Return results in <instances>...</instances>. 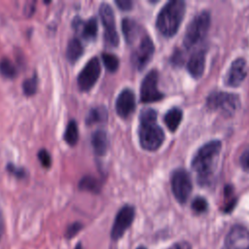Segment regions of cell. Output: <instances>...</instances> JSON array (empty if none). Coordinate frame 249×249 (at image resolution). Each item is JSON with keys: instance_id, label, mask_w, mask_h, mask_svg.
<instances>
[{"instance_id": "1", "label": "cell", "mask_w": 249, "mask_h": 249, "mask_svg": "<svg viewBox=\"0 0 249 249\" xmlns=\"http://www.w3.org/2000/svg\"><path fill=\"white\" fill-rule=\"evenodd\" d=\"M220 151L221 142L212 140L201 146L196 153L192 160V167L196 172L200 185L209 184Z\"/></svg>"}, {"instance_id": "2", "label": "cell", "mask_w": 249, "mask_h": 249, "mask_svg": "<svg viewBox=\"0 0 249 249\" xmlns=\"http://www.w3.org/2000/svg\"><path fill=\"white\" fill-rule=\"evenodd\" d=\"M139 120L138 136L141 147L148 151L158 150L163 142L164 133L157 123V112L145 109L141 112Z\"/></svg>"}, {"instance_id": "3", "label": "cell", "mask_w": 249, "mask_h": 249, "mask_svg": "<svg viewBox=\"0 0 249 249\" xmlns=\"http://www.w3.org/2000/svg\"><path fill=\"white\" fill-rule=\"evenodd\" d=\"M185 2L174 0L167 2L157 18V28L165 37L173 36L183 19L185 14Z\"/></svg>"}, {"instance_id": "4", "label": "cell", "mask_w": 249, "mask_h": 249, "mask_svg": "<svg viewBox=\"0 0 249 249\" xmlns=\"http://www.w3.org/2000/svg\"><path fill=\"white\" fill-rule=\"evenodd\" d=\"M210 25V16L207 12L196 15L189 23L184 36V46L188 49L203 40Z\"/></svg>"}, {"instance_id": "5", "label": "cell", "mask_w": 249, "mask_h": 249, "mask_svg": "<svg viewBox=\"0 0 249 249\" xmlns=\"http://www.w3.org/2000/svg\"><path fill=\"white\" fill-rule=\"evenodd\" d=\"M210 110L220 111L225 115H232L239 106V98L236 94L229 92H212L206 101Z\"/></svg>"}, {"instance_id": "6", "label": "cell", "mask_w": 249, "mask_h": 249, "mask_svg": "<svg viewBox=\"0 0 249 249\" xmlns=\"http://www.w3.org/2000/svg\"><path fill=\"white\" fill-rule=\"evenodd\" d=\"M155 51L152 39L146 33L141 37L139 43L134 47L131 54V62L137 70H142L153 57Z\"/></svg>"}, {"instance_id": "7", "label": "cell", "mask_w": 249, "mask_h": 249, "mask_svg": "<svg viewBox=\"0 0 249 249\" xmlns=\"http://www.w3.org/2000/svg\"><path fill=\"white\" fill-rule=\"evenodd\" d=\"M99 16L105 28L104 41L108 46L117 47L119 44V35L116 28L115 16L112 8L107 3H102L99 8Z\"/></svg>"}, {"instance_id": "8", "label": "cell", "mask_w": 249, "mask_h": 249, "mask_svg": "<svg viewBox=\"0 0 249 249\" xmlns=\"http://www.w3.org/2000/svg\"><path fill=\"white\" fill-rule=\"evenodd\" d=\"M171 188L174 196L180 203H184L192 192V181L189 173L183 169H176L171 176Z\"/></svg>"}, {"instance_id": "9", "label": "cell", "mask_w": 249, "mask_h": 249, "mask_svg": "<svg viewBox=\"0 0 249 249\" xmlns=\"http://www.w3.org/2000/svg\"><path fill=\"white\" fill-rule=\"evenodd\" d=\"M159 73L157 70L150 71L143 79L140 87V100L143 103H151L160 100L163 94L158 89Z\"/></svg>"}, {"instance_id": "10", "label": "cell", "mask_w": 249, "mask_h": 249, "mask_svg": "<svg viewBox=\"0 0 249 249\" xmlns=\"http://www.w3.org/2000/svg\"><path fill=\"white\" fill-rule=\"evenodd\" d=\"M101 67H100V62L97 57H92L90 58L84 68L81 70L80 74L78 75V86L79 89L83 91H88L89 90L96 81L98 80V77L100 75Z\"/></svg>"}, {"instance_id": "11", "label": "cell", "mask_w": 249, "mask_h": 249, "mask_svg": "<svg viewBox=\"0 0 249 249\" xmlns=\"http://www.w3.org/2000/svg\"><path fill=\"white\" fill-rule=\"evenodd\" d=\"M134 216H135V209L131 205H124L119 210L111 230L112 239L118 240L124 235L125 231L132 224Z\"/></svg>"}, {"instance_id": "12", "label": "cell", "mask_w": 249, "mask_h": 249, "mask_svg": "<svg viewBox=\"0 0 249 249\" xmlns=\"http://www.w3.org/2000/svg\"><path fill=\"white\" fill-rule=\"evenodd\" d=\"M222 249H249V231L242 226H234L228 232Z\"/></svg>"}, {"instance_id": "13", "label": "cell", "mask_w": 249, "mask_h": 249, "mask_svg": "<svg viewBox=\"0 0 249 249\" xmlns=\"http://www.w3.org/2000/svg\"><path fill=\"white\" fill-rule=\"evenodd\" d=\"M135 109V95L129 89L122 90L116 100V112L121 118L129 117Z\"/></svg>"}, {"instance_id": "14", "label": "cell", "mask_w": 249, "mask_h": 249, "mask_svg": "<svg viewBox=\"0 0 249 249\" xmlns=\"http://www.w3.org/2000/svg\"><path fill=\"white\" fill-rule=\"evenodd\" d=\"M247 74L246 61L244 58H237L232 61L229 72L226 76V83L231 87L239 86L245 79Z\"/></svg>"}, {"instance_id": "15", "label": "cell", "mask_w": 249, "mask_h": 249, "mask_svg": "<svg viewBox=\"0 0 249 249\" xmlns=\"http://www.w3.org/2000/svg\"><path fill=\"white\" fill-rule=\"evenodd\" d=\"M122 28L124 39L129 45H133L137 39L141 38L145 34L142 27L131 18H124Z\"/></svg>"}, {"instance_id": "16", "label": "cell", "mask_w": 249, "mask_h": 249, "mask_svg": "<svg viewBox=\"0 0 249 249\" xmlns=\"http://www.w3.org/2000/svg\"><path fill=\"white\" fill-rule=\"evenodd\" d=\"M205 52L203 50L196 51L188 61V71L194 78H199L204 71Z\"/></svg>"}, {"instance_id": "17", "label": "cell", "mask_w": 249, "mask_h": 249, "mask_svg": "<svg viewBox=\"0 0 249 249\" xmlns=\"http://www.w3.org/2000/svg\"><path fill=\"white\" fill-rule=\"evenodd\" d=\"M76 28L79 27L81 31V35L86 40H92L96 37L97 34V21L94 18H89L87 21H83L79 19V22L76 20L73 22Z\"/></svg>"}, {"instance_id": "18", "label": "cell", "mask_w": 249, "mask_h": 249, "mask_svg": "<svg viewBox=\"0 0 249 249\" xmlns=\"http://www.w3.org/2000/svg\"><path fill=\"white\" fill-rule=\"evenodd\" d=\"M91 145L96 155L103 156L106 154L109 146L107 133L104 130H96L91 135Z\"/></svg>"}, {"instance_id": "19", "label": "cell", "mask_w": 249, "mask_h": 249, "mask_svg": "<svg viewBox=\"0 0 249 249\" xmlns=\"http://www.w3.org/2000/svg\"><path fill=\"white\" fill-rule=\"evenodd\" d=\"M183 113L179 108L170 109L164 116V123L170 131H175L179 126Z\"/></svg>"}, {"instance_id": "20", "label": "cell", "mask_w": 249, "mask_h": 249, "mask_svg": "<svg viewBox=\"0 0 249 249\" xmlns=\"http://www.w3.org/2000/svg\"><path fill=\"white\" fill-rule=\"evenodd\" d=\"M83 52H84L83 45L78 39L73 38L68 42L67 50H66V57L69 61L75 62L82 55Z\"/></svg>"}, {"instance_id": "21", "label": "cell", "mask_w": 249, "mask_h": 249, "mask_svg": "<svg viewBox=\"0 0 249 249\" xmlns=\"http://www.w3.org/2000/svg\"><path fill=\"white\" fill-rule=\"evenodd\" d=\"M79 188L84 191H89L91 193H98L101 189V183L95 177L88 175L81 179V181L79 183Z\"/></svg>"}, {"instance_id": "22", "label": "cell", "mask_w": 249, "mask_h": 249, "mask_svg": "<svg viewBox=\"0 0 249 249\" xmlns=\"http://www.w3.org/2000/svg\"><path fill=\"white\" fill-rule=\"evenodd\" d=\"M107 110L106 108L102 106H98L95 108H92L88 117H87V124H91L94 123H100L107 120Z\"/></svg>"}, {"instance_id": "23", "label": "cell", "mask_w": 249, "mask_h": 249, "mask_svg": "<svg viewBox=\"0 0 249 249\" xmlns=\"http://www.w3.org/2000/svg\"><path fill=\"white\" fill-rule=\"evenodd\" d=\"M78 138H79V132H78L77 124L75 121H70L64 132V140L68 145L74 146L78 142Z\"/></svg>"}, {"instance_id": "24", "label": "cell", "mask_w": 249, "mask_h": 249, "mask_svg": "<svg viewBox=\"0 0 249 249\" xmlns=\"http://www.w3.org/2000/svg\"><path fill=\"white\" fill-rule=\"evenodd\" d=\"M0 73L5 78L13 79L17 75V68L9 58L4 57L0 60Z\"/></svg>"}, {"instance_id": "25", "label": "cell", "mask_w": 249, "mask_h": 249, "mask_svg": "<svg viewBox=\"0 0 249 249\" xmlns=\"http://www.w3.org/2000/svg\"><path fill=\"white\" fill-rule=\"evenodd\" d=\"M101 57H102L103 63L108 71L115 72L118 69L120 61H119V58L115 54L109 53H103Z\"/></svg>"}, {"instance_id": "26", "label": "cell", "mask_w": 249, "mask_h": 249, "mask_svg": "<svg viewBox=\"0 0 249 249\" xmlns=\"http://www.w3.org/2000/svg\"><path fill=\"white\" fill-rule=\"evenodd\" d=\"M37 86H38V79H37V76L34 74L31 78L26 79L22 84V89L24 94L27 96L33 95L37 90Z\"/></svg>"}, {"instance_id": "27", "label": "cell", "mask_w": 249, "mask_h": 249, "mask_svg": "<svg viewBox=\"0 0 249 249\" xmlns=\"http://www.w3.org/2000/svg\"><path fill=\"white\" fill-rule=\"evenodd\" d=\"M225 196H226L227 200L225 202L226 204H225L224 210L226 212H229L234 207V203H235V199L233 198V190L231 187L228 186L225 188Z\"/></svg>"}, {"instance_id": "28", "label": "cell", "mask_w": 249, "mask_h": 249, "mask_svg": "<svg viewBox=\"0 0 249 249\" xmlns=\"http://www.w3.org/2000/svg\"><path fill=\"white\" fill-rule=\"evenodd\" d=\"M192 208L196 213H202L207 209V201L203 197L197 196L193 200Z\"/></svg>"}, {"instance_id": "29", "label": "cell", "mask_w": 249, "mask_h": 249, "mask_svg": "<svg viewBox=\"0 0 249 249\" xmlns=\"http://www.w3.org/2000/svg\"><path fill=\"white\" fill-rule=\"evenodd\" d=\"M38 159L44 167H50L52 164V159L47 150L42 149L38 153Z\"/></svg>"}, {"instance_id": "30", "label": "cell", "mask_w": 249, "mask_h": 249, "mask_svg": "<svg viewBox=\"0 0 249 249\" xmlns=\"http://www.w3.org/2000/svg\"><path fill=\"white\" fill-rule=\"evenodd\" d=\"M7 169H8V171H9L10 173L14 174L15 176H17V177H18V178H23V177H25V175H26V172H25V170H24L23 168H21V167H19V166H16V165L13 164V163H9V164L7 165Z\"/></svg>"}, {"instance_id": "31", "label": "cell", "mask_w": 249, "mask_h": 249, "mask_svg": "<svg viewBox=\"0 0 249 249\" xmlns=\"http://www.w3.org/2000/svg\"><path fill=\"white\" fill-rule=\"evenodd\" d=\"M83 225L81 223H73L72 225H70L68 228H67V231H66V236L67 238H71L72 236H74L75 234H77V232L82 229Z\"/></svg>"}, {"instance_id": "32", "label": "cell", "mask_w": 249, "mask_h": 249, "mask_svg": "<svg viewBox=\"0 0 249 249\" xmlns=\"http://www.w3.org/2000/svg\"><path fill=\"white\" fill-rule=\"evenodd\" d=\"M115 3L123 11H128L132 8V2L129 0H117Z\"/></svg>"}, {"instance_id": "33", "label": "cell", "mask_w": 249, "mask_h": 249, "mask_svg": "<svg viewBox=\"0 0 249 249\" xmlns=\"http://www.w3.org/2000/svg\"><path fill=\"white\" fill-rule=\"evenodd\" d=\"M240 164L245 170H249V149L246 150L240 157Z\"/></svg>"}, {"instance_id": "34", "label": "cell", "mask_w": 249, "mask_h": 249, "mask_svg": "<svg viewBox=\"0 0 249 249\" xmlns=\"http://www.w3.org/2000/svg\"><path fill=\"white\" fill-rule=\"evenodd\" d=\"M169 249H191V245L188 242H178L176 244H174L171 248Z\"/></svg>"}, {"instance_id": "35", "label": "cell", "mask_w": 249, "mask_h": 249, "mask_svg": "<svg viewBox=\"0 0 249 249\" xmlns=\"http://www.w3.org/2000/svg\"><path fill=\"white\" fill-rule=\"evenodd\" d=\"M3 229H4V221H3L2 211H1V208H0V239H1V236L3 234Z\"/></svg>"}, {"instance_id": "36", "label": "cell", "mask_w": 249, "mask_h": 249, "mask_svg": "<svg viewBox=\"0 0 249 249\" xmlns=\"http://www.w3.org/2000/svg\"><path fill=\"white\" fill-rule=\"evenodd\" d=\"M75 249H84L83 248V246H82V244L81 243H78V245L76 246V248Z\"/></svg>"}, {"instance_id": "37", "label": "cell", "mask_w": 249, "mask_h": 249, "mask_svg": "<svg viewBox=\"0 0 249 249\" xmlns=\"http://www.w3.org/2000/svg\"><path fill=\"white\" fill-rule=\"evenodd\" d=\"M137 249H146V248H145V247H143V246H140V247H138Z\"/></svg>"}]
</instances>
